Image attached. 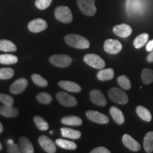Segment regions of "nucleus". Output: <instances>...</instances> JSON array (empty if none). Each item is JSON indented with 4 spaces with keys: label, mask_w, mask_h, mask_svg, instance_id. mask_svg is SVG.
I'll return each instance as SVG.
<instances>
[{
    "label": "nucleus",
    "mask_w": 153,
    "mask_h": 153,
    "mask_svg": "<svg viewBox=\"0 0 153 153\" xmlns=\"http://www.w3.org/2000/svg\"><path fill=\"white\" fill-rule=\"evenodd\" d=\"M65 41L70 46L77 49H87L90 46V43L87 38L78 34H68L65 37Z\"/></svg>",
    "instance_id": "obj_1"
},
{
    "label": "nucleus",
    "mask_w": 153,
    "mask_h": 153,
    "mask_svg": "<svg viewBox=\"0 0 153 153\" xmlns=\"http://www.w3.org/2000/svg\"><path fill=\"white\" fill-rule=\"evenodd\" d=\"M108 97L118 104H126L128 101V97L125 91L117 87H113L108 90Z\"/></svg>",
    "instance_id": "obj_2"
},
{
    "label": "nucleus",
    "mask_w": 153,
    "mask_h": 153,
    "mask_svg": "<svg viewBox=\"0 0 153 153\" xmlns=\"http://www.w3.org/2000/svg\"><path fill=\"white\" fill-rule=\"evenodd\" d=\"M55 16L59 22L69 24L72 22V14L70 9L65 6H60L55 9Z\"/></svg>",
    "instance_id": "obj_3"
},
{
    "label": "nucleus",
    "mask_w": 153,
    "mask_h": 153,
    "mask_svg": "<svg viewBox=\"0 0 153 153\" xmlns=\"http://www.w3.org/2000/svg\"><path fill=\"white\" fill-rule=\"evenodd\" d=\"M76 3L82 12L87 16H93L97 13L95 0H77Z\"/></svg>",
    "instance_id": "obj_4"
},
{
    "label": "nucleus",
    "mask_w": 153,
    "mask_h": 153,
    "mask_svg": "<svg viewBox=\"0 0 153 153\" xmlns=\"http://www.w3.org/2000/svg\"><path fill=\"white\" fill-rule=\"evenodd\" d=\"M50 62L57 68H67L70 66L72 62V58L67 55H54L49 59Z\"/></svg>",
    "instance_id": "obj_5"
},
{
    "label": "nucleus",
    "mask_w": 153,
    "mask_h": 153,
    "mask_svg": "<svg viewBox=\"0 0 153 153\" xmlns=\"http://www.w3.org/2000/svg\"><path fill=\"white\" fill-rule=\"evenodd\" d=\"M84 61L88 65L95 69H98V70H101L106 65L104 60L100 56H99L98 55L92 54V53L85 55Z\"/></svg>",
    "instance_id": "obj_6"
},
{
    "label": "nucleus",
    "mask_w": 153,
    "mask_h": 153,
    "mask_svg": "<svg viewBox=\"0 0 153 153\" xmlns=\"http://www.w3.org/2000/svg\"><path fill=\"white\" fill-rule=\"evenodd\" d=\"M104 48L105 52L108 54L115 55L120 52L123 45L120 43V41L115 39H107L105 41L104 44Z\"/></svg>",
    "instance_id": "obj_7"
},
{
    "label": "nucleus",
    "mask_w": 153,
    "mask_h": 153,
    "mask_svg": "<svg viewBox=\"0 0 153 153\" xmlns=\"http://www.w3.org/2000/svg\"><path fill=\"white\" fill-rule=\"evenodd\" d=\"M56 99L60 104L65 106H75L77 104V101L75 97L69 94H67L66 92H63V91L57 93Z\"/></svg>",
    "instance_id": "obj_8"
},
{
    "label": "nucleus",
    "mask_w": 153,
    "mask_h": 153,
    "mask_svg": "<svg viewBox=\"0 0 153 153\" xmlns=\"http://www.w3.org/2000/svg\"><path fill=\"white\" fill-rule=\"evenodd\" d=\"M87 117L92 122L100 124H106L109 122V119L106 115L101 114L97 111H87L86 112Z\"/></svg>",
    "instance_id": "obj_9"
},
{
    "label": "nucleus",
    "mask_w": 153,
    "mask_h": 153,
    "mask_svg": "<svg viewBox=\"0 0 153 153\" xmlns=\"http://www.w3.org/2000/svg\"><path fill=\"white\" fill-rule=\"evenodd\" d=\"M38 143L41 148L48 153L56 152V143L53 142L51 139L45 135H41L38 138Z\"/></svg>",
    "instance_id": "obj_10"
},
{
    "label": "nucleus",
    "mask_w": 153,
    "mask_h": 153,
    "mask_svg": "<svg viewBox=\"0 0 153 153\" xmlns=\"http://www.w3.org/2000/svg\"><path fill=\"white\" fill-rule=\"evenodd\" d=\"M48 28V24L44 19H36L29 22L28 28L32 33H39Z\"/></svg>",
    "instance_id": "obj_11"
},
{
    "label": "nucleus",
    "mask_w": 153,
    "mask_h": 153,
    "mask_svg": "<svg viewBox=\"0 0 153 153\" xmlns=\"http://www.w3.org/2000/svg\"><path fill=\"white\" fill-rule=\"evenodd\" d=\"M28 87V81L25 78H20L16 80L10 87V91L14 94H19L23 92Z\"/></svg>",
    "instance_id": "obj_12"
},
{
    "label": "nucleus",
    "mask_w": 153,
    "mask_h": 153,
    "mask_svg": "<svg viewBox=\"0 0 153 153\" xmlns=\"http://www.w3.org/2000/svg\"><path fill=\"white\" fill-rule=\"evenodd\" d=\"M122 142L127 148L133 152H137L140 150V145L137 141L133 139L128 134H125L122 137Z\"/></svg>",
    "instance_id": "obj_13"
},
{
    "label": "nucleus",
    "mask_w": 153,
    "mask_h": 153,
    "mask_svg": "<svg viewBox=\"0 0 153 153\" xmlns=\"http://www.w3.org/2000/svg\"><path fill=\"white\" fill-rule=\"evenodd\" d=\"M114 33L121 38H127L132 33V28L128 24H122L116 25L113 28Z\"/></svg>",
    "instance_id": "obj_14"
},
{
    "label": "nucleus",
    "mask_w": 153,
    "mask_h": 153,
    "mask_svg": "<svg viewBox=\"0 0 153 153\" xmlns=\"http://www.w3.org/2000/svg\"><path fill=\"white\" fill-rule=\"evenodd\" d=\"M90 99L94 104L98 106H104L106 105V99L104 95L100 90L98 89H94L90 92Z\"/></svg>",
    "instance_id": "obj_15"
},
{
    "label": "nucleus",
    "mask_w": 153,
    "mask_h": 153,
    "mask_svg": "<svg viewBox=\"0 0 153 153\" xmlns=\"http://www.w3.org/2000/svg\"><path fill=\"white\" fill-rule=\"evenodd\" d=\"M126 9L128 14H131L132 12L140 13L143 9L142 0H127Z\"/></svg>",
    "instance_id": "obj_16"
},
{
    "label": "nucleus",
    "mask_w": 153,
    "mask_h": 153,
    "mask_svg": "<svg viewBox=\"0 0 153 153\" xmlns=\"http://www.w3.org/2000/svg\"><path fill=\"white\" fill-rule=\"evenodd\" d=\"M58 85L65 90L73 93H79L82 91V88L79 85L74 82L70 81H60Z\"/></svg>",
    "instance_id": "obj_17"
},
{
    "label": "nucleus",
    "mask_w": 153,
    "mask_h": 153,
    "mask_svg": "<svg viewBox=\"0 0 153 153\" xmlns=\"http://www.w3.org/2000/svg\"><path fill=\"white\" fill-rule=\"evenodd\" d=\"M0 114L4 117L14 118L19 115V110L12 106L4 105L0 106Z\"/></svg>",
    "instance_id": "obj_18"
},
{
    "label": "nucleus",
    "mask_w": 153,
    "mask_h": 153,
    "mask_svg": "<svg viewBox=\"0 0 153 153\" xmlns=\"http://www.w3.org/2000/svg\"><path fill=\"white\" fill-rule=\"evenodd\" d=\"M19 144L22 150V152L24 153H33L34 148L32 143L27 137L22 136L19 137Z\"/></svg>",
    "instance_id": "obj_19"
},
{
    "label": "nucleus",
    "mask_w": 153,
    "mask_h": 153,
    "mask_svg": "<svg viewBox=\"0 0 153 153\" xmlns=\"http://www.w3.org/2000/svg\"><path fill=\"white\" fill-rule=\"evenodd\" d=\"M110 114L114 120V121L118 125H121L125 121V118H124L123 112L116 106H112L110 108Z\"/></svg>",
    "instance_id": "obj_20"
},
{
    "label": "nucleus",
    "mask_w": 153,
    "mask_h": 153,
    "mask_svg": "<svg viewBox=\"0 0 153 153\" xmlns=\"http://www.w3.org/2000/svg\"><path fill=\"white\" fill-rule=\"evenodd\" d=\"M60 131L61 133H62V137H66V138L77 140L80 138L82 135V133L80 131H76V130L72 128H62Z\"/></svg>",
    "instance_id": "obj_21"
},
{
    "label": "nucleus",
    "mask_w": 153,
    "mask_h": 153,
    "mask_svg": "<svg viewBox=\"0 0 153 153\" xmlns=\"http://www.w3.org/2000/svg\"><path fill=\"white\" fill-rule=\"evenodd\" d=\"M114 71L111 68L108 69H101L98 73H97V78L100 81H108L114 78Z\"/></svg>",
    "instance_id": "obj_22"
},
{
    "label": "nucleus",
    "mask_w": 153,
    "mask_h": 153,
    "mask_svg": "<svg viewBox=\"0 0 153 153\" xmlns=\"http://www.w3.org/2000/svg\"><path fill=\"white\" fill-rule=\"evenodd\" d=\"M61 122L65 125L70 126H78L82 125V123L81 118L75 116H65L61 119Z\"/></svg>",
    "instance_id": "obj_23"
},
{
    "label": "nucleus",
    "mask_w": 153,
    "mask_h": 153,
    "mask_svg": "<svg viewBox=\"0 0 153 153\" xmlns=\"http://www.w3.org/2000/svg\"><path fill=\"white\" fill-rule=\"evenodd\" d=\"M143 147L146 152L150 153L153 152V131L148 132L145 135L143 141Z\"/></svg>",
    "instance_id": "obj_24"
},
{
    "label": "nucleus",
    "mask_w": 153,
    "mask_h": 153,
    "mask_svg": "<svg viewBox=\"0 0 153 153\" xmlns=\"http://www.w3.org/2000/svg\"><path fill=\"white\" fill-rule=\"evenodd\" d=\"M16 46L14 43L8 40H0V51L3 52H15Z\"/></svg>",
    "instance_id": "obj_25"
},
{
    "label": "nucleus",
    "mask_w": 153,
    "mask_h": 153,
    "mask_svg": "<svg viewBox=\"0 0 153 153\" xmlns=\"http://www.w3.org/2000/svg\"><path fill=\"white\" fill-rule=\"evenodd\" d=\"M137 114L141 119L146 122H150L152 119V115L148 109L145 108L144 106H138L136 108Z\"/></svg>",
    "instance_id": "obj_26"
},
{
    "label": "nucleus",
    "mask_w": 153,
    "mask_h": 153,
    "mask_svg": "<svg viewBox=\"0 0 153 153\" xmlns=\"http://www.w3.org/2000/svg\"><path fill=\"white\" fill-rule=\"evenodd\" d=\"M56 145H58L59 147L63 149H66V150H75L76 148V145L75 143L72 142V141L68 140L65 139H57L55 141Z\"/></svg>",
    "instance_id": "obj_27"
},
{
    "label": "nucleus",
    "mask_w": 153,
    "mask_h": 153,
    "mask_svg": "<svg viewBox=\"0 0 153 153\" xmlns=\"http://www.w3.org/2000/svg\"><path fill=\"white\" fill-rule=\"evenodd\" d=\"M149 35L148 33H142L135 38L133 41L134 47L137 49H140L144 46L148 41Z\"/></svg>",
    "instance_id": "obj_28"
},
{
    "label": "nucleus",
    "mask_w": 153,
    "mask_h": 153,
    "mask_svg": "<svg viewBox=\"0 0 153 153\" xmlns=\"http://www.w3.org/2000/svg\"><path fill=\"white\" fill-rule=\"evenodd\" d=\"M18 62V57L11 54L0 55V63L3 65H13Z\"/></svg>",
    "instance_id": "obj_29"
},
{
    "label": "nucleus",
    "mask_w": 153,
    "mask_h": 153,
    "mask_svg": "<svg viewBox=\"0 0 153 153\" xmlns=\"http://www.w3.org/2000/svg\"><path fill=\"white\" fill-rule=\"evenodd\" d=\"M141 77L145 85H149L152 83L153 82V70L150 69H143Z\"/></svg>",
    "instance_id": "obj_30"
},
{
    "label": "nucleus",
    "mask_w": 153,
    "mask_h": 153,
    "mask_svg": "<svg viewBox=\"0 0 153 153\" xmlns=\"http://www.w3.org/2000/svg\"><path fill=\"white\" fill-rule=\"evenodd\" d=\"M33 120L38 128L41 130V131H47V130L48 129V123L43 118H41V116H36L33 118Z\"/></svg>",
    "instance_id": "obj_31"
},
{
    "label": "nucleus",
    "mask_w": 153,
    "mask_h": 153,
    "mask_svg": "<svg viewBox=\"0 0 153 153\" xmlns=\"http://www.w3.org/2000/svg\"><path fill=\"white\" fill-rule=\"evenodd\" d=\"M14 75V71L10 68H0V79H9Z\"/></svg>",
    "instance_id": "obj_32"
},
{
    "label": "nucleus",
    "mask_w": 153,
    "mask_h": 153,
    "mask_svg": "<svg viewBox=\"0 0 153 153\" xmlns=\"http://www.w3.org/2000/svg\"><path fill=\"white\" fill-rule=\"evenodd\" d=\"M31 79L33 80V82L36 84V85H38V87H47L48 85V82L45 79H44L43 76L38 74H33L31 76Z\"/></svg>",
    "instance_id": "obj_33"
},
{
    "label": "nucleus",
    "mask_w": 153,
    "mask_h": 153,
    "mask_svg": "<svg viewBox=\"0 0 153 153\" xmlns=\"http://www.w3.org/2000/svg\"><path fill=\"white\" fill-rule=\"evenodd\" d=\"M36 99L41 104H48L52 101V97L48 93L41 92L36 96Z\"/></svg>",
    "instance_id": "obj_34"
},
{
    "label": "nucleus",
    "mask_w": 153,
    "mask_h": 153,
    "mask_svg": "<svg viewBox=\"0 0 153 153\" xmlns=\"http://www.w3.org/2000/svg\"><path fill=\"white\" fill-rule=\"evenodd\" d=\"M118 83L120 87L126 90H128L131 88V83L127 76L125 75H121L118 76L117 79Z\"/></svg>",
    "instance_id": "obj_35"
},
{
    "label": "nucleus",
    "mask_w": 153,
    "mask_h": 153,
    "mask_svg": "<svg viewBox=\"0 0 153 153\" xmlns=\"http://www.w3.org/2000/svg\"><path fill=\"white\" fill-rule=\"evenodd\" d=\"M0 101L4 105H8V106H12L14 102V99L11 96L2 93H0Z\"/></svg>",
    "instance_id": "obj_36"
},
{
    "label": "nucleus",
    "mask_w": 153,
    "mask_h": 153,
    "mask_svg": "<svg viewBox=\"0 0 153 153\" xmlns=\"http://www.w3.org/2000/svg\"><path fill=\"white\" fill-rule=\"evenodd\" d=\"M53 0H36V6L38 9H46L51 4Z\"/></svg>",
    "instance_id": "obj_37"
},
{
    "label": "nucleus",
    "mask_w": 153,
    "mask_h": 153,
    "mask_svg": "<svg viewBox=\"0 0 153 153\" xmlns=\"http://www.w3.org/2000/svg\"><path fill=\"white\" fill-rule=\"evenodd\" d=\"M7 151L8 152L10 153H19L22 152V150H21V148L14 143H11V144H9L8 148H7Z\"/></svg>",
    "instance_id": "obj_38"
},
{
    "label": "nucleus",
    "mask_w": 153,
    "mask_h": 153,
    "mask_svg": "<svg viewBox=\"0 0 153 153\" xmlns=\"http://www.w3.org/2000/svg\"><path fill=\"white\" fill-rule=\"evenodd\" d=\"M111 152L108 149L104 147H98L91 151V153H110Z\"/></svg>",
    "instance_id": "obj_39"
},
{
    "label": "nucleus",
    "mask_w": 153,
    "mask_h": 153,
    "mask_svg": "<svg viewBox=\"0 0 153 153\" xmlns=\"http://www.w3.org/2000/svg\"><path fill=\"white\" fill-rule=\"evenodd\" d=\"M146 50L147 51H149V52H151V51H153V40L149 41L148 44H147Z\"/></svg>",
    "instance_id": "obj_40"
},
{
    "label": "nucleus",
    "mask_w": 153,
    "mask_h": 153,
    "mask_svg": "<svg viewBox=\"0 0 153 153\" xmlns=\"http://www.w3.org/2000/svg\"><path fill=\"white\" fill-rule=\"evenodd\" d=\"M147 60L149 62H153V51H151V53L149 54L148 57H147Z\"/></svg>",
    "instance_id": "obj_41"
},
{
    "label": "nucleus",
    "mask_w": 153,
    "mask_h": 153,
    "mask_svg": "<svg viewBox=\"0 0 153 153\" xmlns=\"http://www.w3.org/2000/svg\"><path fill=\"white\" fill-rule=\"evenodd\" d=\"M3 130H4L3 126H2V124H1V122H0V133H2V132H3Z\"/></svg>",
    "instance_id": "obj_42"
},
{
    "label": "nucleus",
    "mask_w": 153,
    "mask_h": 153,
    "mask_svg": "<svg viewBox=\"0 0 153 153\" xmlns=\"http://www.w3.org/2000/svg\"><path fill=\"white\" fill-rule=\"evenodd\" d=\"M1 149H2V145H1V143H0V150H1Z\"/></svg>",
    "instance_id": "obj_43"
}]
</instances>
